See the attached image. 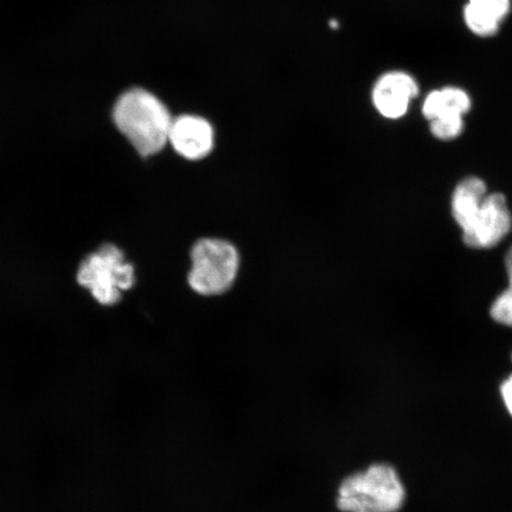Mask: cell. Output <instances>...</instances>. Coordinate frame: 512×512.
Here are the masks:
<instances>
[{
  "mask_svg": "<svg viewBox=\"0 0 512 512\" xmlns=\"http://www.w3.org/2000/svg\"><path fill=\"white\" fill-rule=\"evenodd\" d=\"M113 119L140 156L156 155L169 143L172 120L162 101L144 89L134 88L120 96Z\"/></svg>",
  "mask_w": 512,
  "mask_h": 512,
  "instance_id": "6da1fadb",
  "label": "cell"
},
{
  "mask_svg": "<svg viewBox=\"0 0 512 512\" xmlns=\"http://www.w3.org/2000/svg\"><path fill=\"white\" fill-rule=\"evenodd\" d=\"M189 284L204 296L226 292L239 271V254L227 241L206 239L197 242L191 253Z\"/></svg>",
  "mask_w": 512,
  "mask_h": 512,
  "instance_id": "277c9868",
  "label": "cell"
},
{
  "mask_svg": "<svg viewBox=\"0 0 512 512\" xmlns=\"http://www.w3.org/2000/svg\"><path fill=\"white\" fill-rule=\"evenodd\" d=\"M504 268L507 274V288L498 294L490 306V317L505 328L512 329V238L504 251Z\"/></svg>",
  "mask_w": 512,
  "mask_h": 512,
  "instance_id": "8fae6325",
  "label": "cell"
},
{
  "mask_svg": "<svg viewBox=\"0 0 512 512\" xmlns=\"http://www.w3.org/2000/svg\"><path fill=\"white\" fill-rule=\"evenodd\" d=\"M405 502V486L388 464H374L344 478L336 497L342 512H399Z\"/></svg>",
  "mask_w": 512,
  "mask_h": 512,
  "instance_id": "7a4b0ae2",
  "label": "cell"
},
{
  "mask_svg": "<svg viewBox=\"0 0 512 512\" xmlns=\"http://www.w3.org/2000/svg\"><path fill=\"white\" fill-rule=\"evenodd\" d=\"M510 358H511V363H512V352H511V356H510Z\"/></svg>",
  "mask_w": 512,
  "mask_h": 512,
  "instance_id": "4fadbf2b",
  "label": "cell"
},
{
  "mask_svg": "<svg viewBox=\"0 0 512 512\" xmlns=\"http://www.w3.org/2000/svg\"><path fill=\"white\" fill-rule=\"evenodd\" d=\"M510 11L511 0H469L464 8V21L472 34L494 37Z\"/></svg>",
  "mask_w": 512,
  "mask_h": 512,
  "instance_id": "9c48e42d",
  "label": "cell"
},
{
  "mask_svg": "<svg viewBox=\"0 0 512 512\" xmlns=\"http://www.w3.org/2000/svg\"><path fill=\"white\" fill-rule=\"evenodd\" d=\"M490 192L489 185L482 177L466 176L457 183L451 195V216L457 227L463 229Z\"/></svg>",
  "mask_w": 512,
  "mask_h": 512,
  "instance_id": "30bf717a",
  "label": "cell"
},
{
  "mask_svg": "<svg viewBox=\"0 0 512 512\" xmlns=\"http://www.w3.org/2000/svg\"><path fill=\"white\" fill-rule=\"evenodd\" d=\"M169 143L184 158L202 159L213 150V127L203 118L183 115L172 121Z\"/></svg>",
  "mask_w": 512,
  "mask_h": 512,
  "instance_id": "52a82bcc",
  "label": "cell"
},
{
  "mask_svg": "<svg viewBox=\"0 0 512 512\" xmlns=\"http://www.w3.org/2000/svg\"><path fill=\"white\" fill-rule=\"evenodd\" d=\"M499 392H501L505 407H507L508 412L512 415V373L505 377L501 387H499Z\"/></svg>",
  "mask_w": 512,
  "mask_h": 512,
  "instance_id": "7c38bea8",
  "label": "cell"
},
{
  "mask_svg": "<svg viewBox=\"0 0 512 512\" xmlns=\"http://www.w3.org/2000/svg\"><path fill=\"white\" fill-rule=\"evenodd\" d=\"M78 281L101 305H114L134 285V268L118 247L105 245L82 262Z\"/></svg>",
  "mask_w": 512,
  "mask_h": 512,
  "instance_id": "3957f363",
  "label": "cell"
},
{
  "mask_svg": "<svg viewBox=\"0 0 512 512\" xmlns=\"http://www.w3.org/2000/svg\"><path fill=\"white\" fill-rule=\"evenodd\" d=\"M472 108L469 93L459 87L435 89L426 96L421 107L422 117L427 123L441 120L465 119Z\"/></svg>",
  "mask_w": 512,
  "mask_h": 512,
  "instance_id": "ba28073f",
  "label": "cell"
},
{
  "mask_svg": "<svg viewBox=\"0 0 512 512\" xmlns=\"http://www.w3.org/2000/svg\"><path fill=\"white\" fill-rule=\"evenodd\" d=\"M419 95V83L411 74L394 70L381 76L373 89L374 106L383 118L406 117L412 101Z\"/></svg>",
  "mask_w": 512,
  "mask_h": 512,
  "instance_id": "8992f818",
  "label": "cell"
},
{
  "mask_svg": "<svg viewBox=\"0 0 512 512\" xmlns=\"http://www.w3.org/2000/svg\"><path fill=\"white\" fill-rule=\"evenodd\" d=\"M460 234L464 245L476 251H492L504 245L512 236V210L507 195L490 191Z\"/></svg>",
  "mask_w": 512,
  "mask_h": 512,
  "instance_id": "5b68a950",
  "label": "cell"
}]
</instances>
